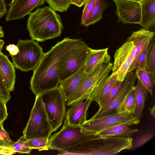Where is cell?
Masks as SVG:
<instances>
[{"instance_id":"obj_32","label":"cell","mask_w":155,"mask_h":155,"mask_svg":"<svg viewBox=\"0 0 155 155\" xmlns=\"http://www.w3.org/2000/svg\"><path fill=\"white\" fill-rule=\"evenodd\" d=\"M154 135L153 132H149L139 136L133 140L131 149H135L142 146L151 140Z\"/></svg>"},{"instance_id":"obj_30","label":"cell","mask_w":155,"mask_h":155,"mask_svg":"<svg viewBox=\"0 0 155 155\" xmlns=\"http://www.w3.org/2000/svg\"><path fill=\"white\" fill-rule=\"evenodd\" d=\"M27 140L23 135L9 147L16 153L29 154L31 152V149L28 147Z\"/></svg>"},{"instance_id":"obj_18","label":"cell","mask_w":155,"mask_h":155,"mask_svg":"<svg viewBox=\"0 0 155 155\" xmlns=\"http://www.w3.org/2000/svg\"><path fill=\"white\" fill-rule=\"evenodd\" d=\"M108 48L96 50L90 48L89 52L84 64V71L86 74L90 73L99 64L110 62L111 57L108 53Z\"/></svg>"},{"instance_id":"obj_4","label":"cell","mask_w":155,"mask_h":155,"mask_svg":"<svg viewBox=\"0 0 155 155\" xmlns=\"http://www.w3.org/2000/svg\"><path fill=\"white\" fill-rule=\"evenodd\" d=\"M113 64L104 62L97 65L87 75L81 85L65 100L67 106L83 98H90L103 83L111 71Z\"/></svg>"},{"instance_id":"obj_26","label":"cell","mask_w":155,"mask_h":155,"mask_svg":"<svg viewBox=\"0 0 155 155\" xmlns=\"http://www.w3.org/2000/svg\"><path fill=\"white\" fill-rule=\"evenodd\" d=\"M136 96L135 86L116 109V112H129L133 114L135 104Z\"/></svg>"},{"instance_id":"obj_5","label":"cell","mask_w":155,"mask_h":155,"mask_svg":"<svg viewBox=\"0 0 155 155\" xmlns=\"http://www.w3.org/2000/svg\"><path fill=\"white\" fill-rule=\"evenodd\" d=\"M51 128L42 100L41 94L35 100L27 124L23 131L27 139L38 138L49 139Z\"/></svg>"},{"instance_id":"obj_2","label":"cell","mask_w":155,"mask_h":155,"mask_svg":"<svg viewBox=\"0 0 155 155\" xmlns=\"http://www.w3.org/2000/svg\"><path fill=\"white\" fill-rule=\"evenodd\" d=\"M130 137H104L91 135L87 140L59 151L61 154L114 155L132 147Z\"/></svg>"},{"instance_id":"obj_43","label":"cell","mask_w":155,"mask_h":155,"mask_svg":"<svg viewBox=\"0 0 155 155\" xmlns=\"http://www.w3.org/2000/svg\"><path fill=\"white\" fill-rule=\"evenodd\" d=\"M4 36V33L2 29V27L0 26V38Z\"/></svg>"},{"instance_id":"obj_9","label":"cell","mask_w":155,"mask_h":155,"mask_svg":"<svg viewBox=\"0 0 155 155\" xmlns=\"http://www.w3.org/2000/svg\"><path fill=\"white\" fill-rule=\"evenodd\" d=\"M91 135L81 126L64 123L61 130L49 138V149L59 151L86 141Z\"/></svg>"},{"instance_id":"obj_12","label":"cell","mask_w":155,"mask_h":155,"mask_svg":"<svg viewBox=\"0 0 155 155\" xmlns=\"http://www.w3.org/2000/svg\"><path fill=\"white\" fill-rule=\"evenodd\" d=\"M136 78L134 72H131L128 74L119 92L109 105L102 111L97 112L91 118H96L115 112L117 108L134 87Z\"/></svg>"},{"instance_id":"obj_20","label":"cell","mask_w":155,"mask_h":155,"mask_svg":"<svg viewBox=\"0 0 155 155\" xmlns=\"http://www.w3.org/2000/svg\"><path fill=\"white\" fill-rule=\"evenodd\" d=\"M136 49L133 42L126 41L115 52L112 72L116 73L128 58L133 53L136 54Z\"/></svg>"},{"instance_id":"obj_15","label":"cell","mask_w":155,"mask_h":155,"mask_svg":"<svg viewBox=\"0 0 155 155\" xmlns=\"http://www.w3.org/2000/svg\"><path fill=\"white\" fill-rule=\"evenodd\" d=\"M16 75L14 66L8 57L0 52V81L10 91L15 88Z\"/></svg>"},{"instance_id":"obj_1","label":"cell","mask_w":155,"mask_h":155,"mask_svg":"<svg viewBox=\"0 0 155 155\" xmlns=\"http://www.w3.org/2000/svg\"><path fill=\"white\" fill-rule=\"evenodd\" d=\"M83 41L81 38H65L44 53L30 80V89L34 94L36 96L58 86L60 82L57 69L60 60L68 51Z\"/></svg>"},{"instance_id":"obj_42","label":"cell","mask_w":155,"mask_h":155,"mask_svg":"<svg viewBox=\"0 0 155 155\" xmlns=\"http://www.w3.org/2000/svg\"><path fill=\"white\" fill-rule=\"evenodd\" d=\"M4 44V41L0 39V52L2 51V50Z\"/></svg>"},{"instance_id":"obj_6","label":"cell","mask_w":155,"mask_h":155,"mask_svg":"<svg viewBox=\"0 0 155 155\" xmlns=\"http://www.w3.org/2000/svg\"><path fill=\"white\" fill-rule=\"evenodd\" d=\"M41 94L52 133L58 130L64 119L65 99L58 86Z\"/></svg>"},{"instance_id":"obj_3","label":"cell","mask_w":155,"mask_h":155,"mask_svg":"<svg viewBox=\"0 0 155 155\" xmlns=\"http://www.w3.org/2000/svg\"><path fill=\"white\" fill-rule=\"evenodd\" d=\"M29 15L27 29L31 39L43 42L60 36L63 28L60 17L50 7L38 8Z\"/></svg>"},{"instance_id":"obj_37","label":"cell","mask_w":155,"mask_h":155,"mask_svg":"<svg viewBox=\"0 0 155 155\" xmlns=\"http://www.w3.org/2000/svg\"><path fill=\"white\" fill-rule=\"evenodd\" d=\"M6 104L0 101V124L3 125L4 122L8 116Z\"/></svg>"},{"instance_id":"obj_21","label":"cell","mask_w":155,"mask_h":155,"mask_svg":"<svg viewBox=\"0 0 155 155\" xmlns=\"http://www.w3.org/2000/svg\"><path fill=\"white\" fill-rule=\"evenodd\" d=\"M117 73L112 72L107 77L103 83L90 99V101H95L101 107L104 99L109 93L117 80Z\"/></svg>"},{"instance_id":"obj_41","label":"cell","mask_w":155,"mask_h":155,"mask_svg":"<svg viewBox=\"0 0 155 155\" xmlns=\"http://www.w3.org/2000/svg\"><path fill=\"white\" fill-rule=\"evenodd\" d=\"M150 114L154 117L155 116V104H154L150 110Z\"/></svg>"},{"instance_id":"obj_40","label":"cell","mask_w":155,"mask_h":155,"mask_svg":"<svg viewBox=\"0 0 155 155\" xmlns=\"http://www.w3.org/2000/svg\"><path fill=\"white\" fill-rule=\"evenodd\" d=\"M88 0H70L71 4H73L79 7L85 5Z\"/></svg>"},{"instance_id":"obj_17","label":"cell","mask_w":155,"mask_h":155,"mask_svg":"<svg viewBox=\"0 0 155 155\" xmlns=\"http://www.w3.org/2000/svg\"><path fill=\"white\" fill-rule=\"evenodd\" d=\"M84 65L77 72L60 83L58 86L66 100L81 85L87 77Z\"/></svg>"},{"instance_id":"obj_19","label":"cell","mask_w":155,"mask_h":155,"mask_svg":"<svg viewBox=\"0 0 155 155\" xmlns=\"http://www.w3.org/2000/svg\"><path fill=\"white\" fill-rule=\"evenodd\" d=\"M139 2L141 9L140 25L146 29L153 28L155 24V0H142Z\"/></svg>"},{"instance_id":"obj_8","label":"cell","mask_w":155,"mask_h":155,"mask_svg":"<svg viewBox=\"0 0 155 155\" xmlns=\"http://www.w3.org/2000/svg\"><path fill=\"white\" fill-rule=\"evenodd\" d=\"M89 51L90 48L83 41L64 55L57 69L60 82L77 72L84 65Z\"/></svg>"},{"instance_id":"obj_11","label":"cell","mask_w":155,"mask_h":155,"mask_svg":"<svg viewBox=\"0 0 155 155\" xmlns=\"http://www.w3.org/2000/svg\"><path fill=\"white\" fill-rule=\"evenodd\" d=\"M116 6L118 22L124 24H137L141 21V9L139 2L129 0H113Z\"/></svg>"},{"instance_id":"obj_34","label":"cell","mask_w":155,"mask_h":155,"mask_svg":"<svg viewBox=\"0 0 155 155\" xmlns=\"http://www.w3.org/2000/svg\"><path fill=\"white\" fill-rule=\"evenodd\" d=\"M150 44L151 46L147 60V71L155 69V41L154 38L151 41Z\"/></svg>"},{"instance_id":"obj_25","label":"cell","mask_w":155,"mask_h":155,"mask_svg":"<svg viewBox=\"0 0 155 155\" xmlns=\"http://www.w3.org/2000/svg\"><path fill=\"white\" fill-rule=\"evenodd\" d=\"M107 6L105 0H97L91 15L83 25L87 27L100 21L102 18L103 13Z\"/></svg>"},{"instance_id":"obj_33","label":"cell","mask_w":155,"mask_h":155,"mask_svg":"<svg viewBox=\"0 0 155 155\" xmlns=\"http://www.w3.org/2000/svg\"><path fill=\"white\" fill-rule=\"evenodd\" d=\"M97 0H88L83 11L81 24L84 25L88 19L95 5Z\"/></svg>"},{"instance_id":"obj_14","label":"cell","mask_w":155,"mask_h":155,"mask_svg":"<svg viewBox=\"0 0 155 155\" xmlns=\"http://www.w3.org/2000/svg\"><path fill=\"white\" fill-rule=\"evenodd\" d=\"M91 103L87 98L73 103L66 111L64 123L71 125L81 126L87 120V111Z\"/></svg>"},{"instance_id":"obj_28","label":"cell","mask_w":155,"mask_h":155,"mask_svg":"<svg viewBox=\"0 0 155 155\" xmlns=\"http://www.w3.org/2000/svg\"><path fill=\"white\" fill-rule=\"evenodd\" d=\"M28 145L31 150L37 149L39 151L47 150L49 149L48 139L38 138L27 140Z\"/></svg>"},{"instance_id":"obj_23","label":"cell","mask_w":155,"mask_h":155,"mask_svg":"<svg viewBox=\"0 0 155 155\" xmlns=\"http://www.w3.org/2000/svg\"><path fill=\"white\" fill-rule=\"evenodd\" d=\"M137 131V129H132L129 125L122 124L104 130L97 134L104 137H130Z\"/></svg>"},{"instance_id":"obj_38","label":"cell","mask_w":155,"mask_h":155,"mask_svg":"<svg viewBox=\"0 0 155 155\" xmlns=\"http://www.w3.org/2000/svg\"><path fill=\"white\" fill-rule=\"evenodd\" d=\"M6 49L9 52L11 56L16 55L19 52V49L17 45L14 44H9L6 46Z\"/></svg>"},{"instance_id":"obj_13","label":"cell","mask_w":155,"mask_h":155,"mask_svg":"<svg viewBox=\"0 0 155 155\" xmlns=\"http://www.w3.org/2000/svg\"><path fill=\"white\" fill-rule=\"evenodd\" d=\"M45 0H12L8 5L9 8L6 17V21L22 18L31 13L35 8L45 3Z\"/></svg>"},{"instance_id":"obj_31","label":"cell","mask_w":155,"mask_h":155,"mask_svg":"<svg viewBox=\"0 0 155 155\" xmlns=\"http://www.w3.org/2000/svg\"><path fill=\"white\" fill-rule=\"evenodd\" d=\"M49 7L54 11H66L71 4L70 0H46Z\"/></svg>"},{"instance_id":"obj_22","label":"cell","mask_w":155,"mask_h":155,"mask_svg":"<svg viewBox=\"0 0 155 155\" xmlns=\"http://www.w3.org/2000/svg\"><path fill=\"white\" fill-rule=\"evenodd\" d=\"M135 90L136 101L133 114L135 118L140 120L142 116V112L147 97L148 91L138 79L135 86Z\"/></svg>"},{"instance_id":"obj_44","label":"cell","mask_w":155,"mask_h":155,"mask_svg":"<svg viewBox=\"0 0 155 155\" xmlns=\"http://www.w3.org/2000/svg\"><path fill=\"white\" fill-rule=\"evenodd\" d=\"M129 0L134 1L140 2V1L142 0Z\"/></svg>"},{"instance_id":"obj_39","label":"cell","mask_w":155,"mask_h":155,"mask_svg":"<svg viewBox=\"0 0 155 155\" xmlns=\"http://www.w3.org/2000/svg\"><path fill=\"white\" fill-rule=\"evenodd\" d=\"M7 12L4 0H0V19Z\"/></svg>"},{"instance_id":"obj_16","label":"cell","mask_w":155,"mask_h":155,"mask_svg":"<svg viewBox=\"0 0 155 155\" xmlns=\"http://www.w3.org/2000/svg\"><path fill=\"white\" fill-rule=\"evenodd\" d=\"M154 32L144 28L134 31L127 41H132L135 46L136 52L134 60L129 68L134 64L137 58L153 39Z\"/></svg>"},{"instance_id":"obj_27","label":"cell","mask_w":155,"mask_h":155,"mask_svg":"<svg viewBox=\"0 0 155 155\" xmlns=\"http://www.w3.org/2000/svg\"><path fill=\"white\" fill-rule=\"evenodd\" d=\"M150 46V43L138 57L133 65L129 68L128 74L136 68L147 70L148 56Z\"/></svg>"},{"instance_id":"obj_35","label":"cell","mask_w":155,"mask_h":155,"mask_svg":"<svg viewBox=\"0 0 155 155\" xmlns=\"http://www.w3.org/2000/svg\"><path fill=\"white\" fill-rule=\"evenodd\" d=\"M14 142L4 128L3 125L0 124V146L10 147Z\"/></svg>"},{"instance_id":"obj_24","label":"cell","mask_w":155,"mask_h":155,"mask_svg":"<svg viewBox=\"0 0 155 155\" xmlns=\"http://www.w3.org/2000/svg\"><path fill=\"white\" fill-rule=\"evenodd\" d=\"M135 74L136 78L140 81L150 94L152 95L155 83V69L147 71L137 68Z\"/></svg>"},{"instance_id":"obj_10","label":"cell","mask_w":155,"mask_h":155,"mask_svg":"<svg viewBox=\"0 0 155 155\" xmlns=\"http://www.w3.org/2000/svg\"><path fill=\"white\" fill-rule=\"evenodd\" d=\"M140 120L135 118L133 113L129 112H114L96 118L86 120L81 126L90 135H96L110 127L124 124L129 126L138 125Z\"/></svg>"},{"instance_id":"obj_36","label":"cell","mask_w":155,"mask_h":155,"mask_svg":"<svg viewBox=\"0 0 155 155\" xmlns=\"http://www.w3.org/2000/svg\"><path fill=\"white\" fill-rule=\"evenodd\" d=\"M10 92L4 86L0 81V101L6 103L11 99Z\"/></svg>"},{"instance_id":"obj_7","label":"cell","mask_w":155,"mask_h":155,"mask_svg":"<svg viewBox=\"0 0 155 155\" xmlns=\"http://www.w3.org/2000/svg\"><path fill=\"white\" fill-rule=\"evenodd\" d=\"M16 45L19 49L18 53L11 56L15 68L22 71L34 70L44 53L42 48L32 39H19Z\"/></svg>"},{"instance_id":"obj_29","label":"cell","mask_w":155,"mask_h":155,"mask_svg":"<svg viewBox=\"0 0 155 155\" xmlns=\"http://www.w3.org/2000/svg\"><path fill=\"white\" fill-rule=\"evenodd\" d=\"M123 82L118 80L117 81L106 96L97 112L102 111L109 105L119 92L122 86Z\"/></svg>"}]
</instances>
